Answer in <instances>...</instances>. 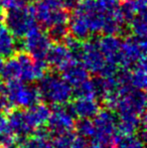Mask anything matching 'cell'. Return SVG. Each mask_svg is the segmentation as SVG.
Listing matches in <instances>:
<instances>
[{
	"mask_svg": "<svg viewBox=\"0 0 147 148\" xmlns=\"http://www.w3.org/2000/svg\"><path fill=\"white\" fill-rule=\"evenodd\" d=\"M16 143L20 145V148H53L51 136H42L34 133Z\"/></svg>",
	"mask_w": 147,
	"mask_h": 148,
	"instance_id": "24",
	"label": "cell"
},
{
	"mask_svg": "<svg viewBox=\"0 0 147 148\" xmlns=\"http://www.w3.org/2000/svg\"><path fill=\"white\" fill-rule=\"evenodd\" d=\"M98 47L108 62L119 66L122 39L118 35L105 34L97 39Z\"/></svg>",
	"mask_w": 147,
	"mask_h": 148,
	"instance_id": "12",
	"label": "cell"
},
{
	"mask_svg": "<svg viewBox=\"0 0 147 148\" xmlns=\"http://www.w3.org/2000/svg\"><path fill=\"white\" fill-rule=\"evenodd\" d=\"M30 0H1V6L4 9L26 6Z\"/></svg>",
	"mask_w": 147,
	"mask_h": 148,
	"instance_id": "31",
	"label": "cell"
},
{
	"mask_svg": "<svg viewBox=\"0 0 147 148\" xmlns=\"http://www.w3.org/2000/svg\"><path fill=\"white\" fill-rule=\"evenodd\" d=\"M73 12V15L70 16L68 20V28H69L70 35L80 41L88 40L92 33H91L86 19L78 10H74Z\"/></svg>",
	"mask_w": 147,
	"mask_h": 148,
	"instance_id": "15",
	"label": "cell"
},
{
	"mask_svg": "<svg viewBox=\"0 0 147 148\" xmlns=\"http://www.w3.org/2000/svg\"><path fill=\"white\" fill-rule=\"evenodd\" d=\"M80 62L84 64L90 74L96 76H100L108 62L99 49L97 39L91 40L90 38L83 42V51Z\"/></svg>",
	"mask_w": 147,
	"mask_h": 148,
	"instance_id": "9",
	"label": "cell"
},
{
	"mask_svg": "<svg viewBox=\"0 0 147 148\" xmlns=\"http://www.w3.org/2000/svg\"><path fill=\"white\" fill-rule=\"evenodd\" d=\"M123 2H133V3H146V0H121Z\"/></svg>",
	"mask_w": 147,
	"mask_h": 148,
	"instance_id": "36",
	"label": "cell"
},
{
	"mask_svg": "<svg viewBox=\"0 0 147 148\" xmlns=\"http://www.w3.org/2000/svg\"><path fill=\"white\" fill-rule=\"evenodd\" d=\"M32 6L37 24L49 28L57 23H68L69 11L64 9L59 0H38Z\"/></svg>",
	"mask_w": 147,
	"mask_h": 148,
	"instance_id": "5",
	"label": "cell"
},
{
	"mask_svg": "<svg viewBox=\"0 0 147 148\" xmlns=\"http://www.w3.org/2000/svg\"><path fill=\"white\" fill-rule=\"evenodd\" d=\"M71 60L70 51L64 42H53V45H51L45 56V62L49 66L57 71H61Z\"/></svg>",
	"mask_w": 147,
	"mask_h": 148,
	"instance_id": "13",
	"label": "cell"
},
{
	"mask_svg": "<svg viewBox=\"0 0 147 148\" xmlns=\"http://www.w3.org/2000/svg\"><path fill=\"white\" fill-rule=\"evenodd\" d=\"M78 10L86 19L88 26L92 34L102 32L103 23H104L105 14L100 8L97 0H85L82 1L78 8Z\"/></svg>",
	"mask_w": 147,
	"mask_h": 148,
	"instance_id": "11",
	"label": "cell"
},
{
	"mask_svg": "<svg viewBox=\"0 0 147 148\" xmlns=\"http://www.w3.org/2000/svg\"><path fill=\"white\" fill-rule=\"evenodd\" d=\"M100 8L103 10L105 16L117 13L120 10L122 1L121 0H97Z\"/></svg>",
	"mask_w": 147,
	"mask_h": 148,
	"instance_id": "29",
	"label": "cell"
},
{
	"mask_svg": "<svg viewBox=\"0 0 147 148\" xmlns=\"http://www.w3.org/2000/svg\"><path fill=\"white\" fill-rule=\"evenodd\" d=\"M16 53V37L5 26H2L0 28V57L8 59L13 57Z\"/></svg>",
	"mask_w": 147,
	"mask_h": 148,
	"instance_id": "19",
	"label": "cell"
},
{
	"mask_svg": "<svg viewBox=\"0 0 147 148\" xmlns=\"http://www.w3.org/2000/svg\"><path fill=\"white\" fill-rule=\"evenodd\" d=\"M129 30L131 34L139 37V38L146 39L147 35V19L146 13H137L133 16L131 20L128 22Z\"/></svg>",
	"mask_w": 147,
	"mask_h": 148,
	"instance_id": "22",
	"label": "cell"
},
{
	"mask_svg": "<svg viewBox=\"0 0 147 148\" xmlns=\"http://www.w3.org/2000/svg\"><path fill=\"white\" fill-rule=\"evenodd\" d=\"M3 24L16 38H22L32 27L37 25L32 6L5 9L2 14Z\"/></svg>",
	"mask_w": 147,
	"mask_h": 148,
	"instance_id": "3",
	"label": "cell"
},
{
	"mask_svg": "<svg viewBox=\"0 0 147 148\" xmlns=\"http://www.w3.org/2000/svg\"><path fill=\"white\" fill-rule=\"evenodd\" d=\"M2 8V6H1V0H0V9Z\"/></svg>",
	"mask_w": 147,
	"mask_h": 148,
	"instance_id": "41",
	"label": "cell"
},
{
	"mask_svg": "<svg viewBox=\"0 0 147 148\" xmlns=\"http://www.w3.org/2000/svg\"><path fill=\"white\" fill-rule=\"evenodd\" d=\"M62 77L72 87H76L89 79L90 73L79 60H72L61 70Z\"/></svg>",
	"mask_w": 147,
	"mask_h": 148,
	"instance_id": "14",
	"label": "cell"
},
{
	"mask_svg": "<svg viewBox=\"0 0 147 148\" xmlns=\"http://www.w3.org/2000/svg\"><path fill=\"white\" fill-rule=\"evenodd\" d=\"M46 34L51 42H64L70 35L68 23H57L49 26Z\"/></svg>",
	"mask_w": 147,
	"mask_h": 148,
	"instance_id": "25",
	"label": "cell"
},
{
	"mask_svg": "<svg viewBox=\"0 0 147 148\" xmlns=\"http://www.w3.org/2000/svg\"><path fill=\"white\" fill-rule=\"evenodd\" d=\"M144 143L136 134L120 135L117 133L113 142V148H145Z\"/></svg>",
	"mask_w": 147,
	"mask_h": 148,
	"instance_id": "23",
	"label": "cell"
},
{
	"mask_svg": "<svg viewBox=\"0 0 147 148\" xmlns=\"http://www.w3.org/2000/svg\"><path fill=\"white\" fill-rule=\"evenodd\" d=\"M130 84L133 89L145 90L147 84L146 60H142L130 69Z\"/></svg>",
	"mask_w": 147,
	"mask_h": 148,
	"instance_id": "20",
	"label": "cell"
},
{
	"mask_svg": "<svg viewBox=\"0 0 147 148\" xmlns=\"http://www.w3.org/2000/svg\"><path fill=\"white\" fill-rule=\"evenodd\" d=\"M10 109H12V107L8 103L5 95H0V113H2L4 111L8 112Z\"/></svg>",
	"mask_w": 147,
	"mask_h": 148,
	"instance_id": "34",
	"label": "cell"
},
{
	"mask_svg": "<svg viewBox=\"0 0 147 148\" xmlns=\"http://www.w3.org/2000/svg\"><path fill=\"white\" fill-rule=\"evenodd\" d=\"M74 136H75V133L73 131L53 135V139L51 140V147L53 148H71L72 141H73Z\"/></svg>",
	"mask_w": 147,
	"mask_h": 148,
	"instance_id": "28",
	"label": "cell"
},
{
	"mask_svg": "<svg viewBox=\"0 0 147 148\" xmlns=\"http://www.w3.org/2000/svg\"><path fill=\"white\" fill-rule=\"evenodd\" d=\"M8 125H7V119L2 113H0V133H2L3 131L7 130Z\"/></svg>",
	"mask_w": 147,
	"mask_h": 148,
	"instance_id": "35",
	"label": "cell"
},
{
	"mask_svg": "<svg viewBox=\"0 0 147 148\" xmlns=\"http://www.w3.org/2000/svg\"><path fill=\"white\" fill-rule=\"evenodd\" d=\"M86 148H103V147L100 146V145H97V144H94V143H93L92 145H88Z\"/></svg>",
	"mask_w": 147,
	"mask_h": 148,
	"instance_id": "38",
	"label": "cell"
},
{
	"mask_svg": "<svg viewBox=\"0 0 147 148\" xmlns=\"http://www.w3.org/2000/svg\"><path fill=\"white\" fill-rule=\"evenodd\" d=\"M37 90L40 99L51 106L67 104L73 98V87L55 73H46L39 79Z\"/></svg>",
	"mask_w": 147,
	"mask_h": 148,
	"instance_id": "1",
	"label": "cell"
},
{
	"mask_svg": "<svg viewBox=\"0 0 147 148\" xmlns=\"http://www.w3.org/2000/svg\"><path fill=\"white\" fill-rule=\"evenodd\" d=\"M75 129L77 131V134L82 135L89 140L93 139L95 135V126L91 119L79 118V120L75 122Z\"/></svg>",
	"mask_w": 147,
	"mask_h": 148,
	"instance_id": "26",
	"label": "cell"
},
{
	"mask_svg": "<svg viewBox=\"0 0 147 148\" xmlns=\"http://www.w3.org/2000/svg\"><path fill=\"white\" fill-rule=\"evenodd\" d=\"M3 64H4V59L2 57H0V73H1L2 68H3Z\"/></svg>",
	"mask_w": 147,
	"mask_h": 148,
	"instance_id": "39",
	"label": "cell"
},
{
	"mask_svg": "<svg viewBox=\"0 0 147 148\" xmlns=\"http://www.w3.org/2000/svg\"><path fill=\"white\" fill-rule=\"evenodd\" d=\"M75 112L72 103L64 105H53L46 124L51 134H61L75 129Z\"/></svg>",
	"mask_w": 147,
	"mask_h": 148,
	"instance_id": "7",
	"label": "cell"
},
{
	"mask_svg": "<svg viewBox=\"0 0 147 148\" xmlns=\"http://www.w3.org/2000/svg\"><path fill=\"white\" fill-rule=\"evenodd\" d=\"M21 68L20 81L24 83H31L36 80L34 73V60L25 51H17L15 53Z\"/></svg>",
	"mask_w": 147,
	"mask_h": 148,
	"instance_id": "18",
	"label": "cell"
},
{
	"mask_svg": "<svg viewBox=\"0 0 147 148\" xmlns=\"http://www.w3.org/2000/svg\"><path fill=\"white\" fill-rule=\"evenodd\" d=\"M20 75H21V68L15 55L11 58H8L7 60L4 62L3 68L0 73L1 78L6 82L11 80H20Z\"/></svg>",
	"mask_w": 147,
	"mask_h": 148,
	"instance_id": "21",
	"label": "cell"
},
{
	"mask_svg": "<svg viewBox=\"0 0 147 148\" xmlns=\"http://www.w3.org/2000/svg\"><path fill=\"white\" fill-rule=\"evenodd\" d=\"M4 95L12 108L27 109L41 101L37 87L27 85L20 80L7 81Z\"/></svg>",
	"mask_w": 147,
	"mask_h": 148,
	"instance_id": "2",
	"label": "cell"
},
{
	"mask_svg": "<svg viewBox=\"0 0 147 148\" xmlns=\"http://www.w3.org/2000/svg\"><path fill=\"white\" fill-rule=\"evenodd\" d=\"M51 45V41L49 37L39 27L38 24L22 37L23 51L28 53L34 60H45Z\"/></svg>",
	"mask_w": 147,
	"mask_h": 148,
	"instance_id": "8",
	"label": "cell"
},
{
	"mask_svg": "<svg viewBox=\"0 0 147 148\" xmlns=\"http://www.w3.org/2000/svg\"><path fill=\"white\" fill-rule=\"evenodd\" d=\"M2 26H4V24H3V17H2V14L0 13V28H1Z\"/></svg>",
	"mask_w": 147,
	"mask_h": 148,
	"instance_id": "40",
	"label": "cell"
},
{
	"mask_svg": "<svg viewBox=\"0 0 147 148\" xmlns=\"http://www.w3.org/2000/svg\"><path fill=\"white\" fill-rule=\"evenodd\" d=\"M5 93V85L2 81H0V95H4Z\"/></svg>",
	"mask_w": 147,
	"mask_h": 148,
	"instance_id": "37",
	"label": "cell"
},
{
	"mask_svg": "<svg viewBox=\"0 0 147 148\" xmlns=\"http://www.w3.org/2000/svg\"><path fill=\"white\" fill-rule=\"evenodd\" d=\"M59 2L64 9H66L67 11H74L78 8L82 0H59Z\"/></svg>",
	"mask_w": 147,
	"mask_h": 148,
	"instance_id": "33",
	"label": "cell"
},
{
	"mask_svg": "<svg viewBox=\"0 0 147 148\" xmlns=\"http://www.w3.org/2000/svg\"><path fill=\"white\" fill-rule=\"evenodd\" d=\"M16 142V137L9 129L0 133V148H6Z\"/></svg>",
	"mask_w": 147,
	"mask_h": 148,
	"instance_id": "30",
	"label": "cell"
},
{
	"mask_svg": "<svg viewBox=\"0 0 147 148\" xmlns=\"http://www.w3.org/2000/svg\"><path fill=\"white\" fill-rule=\"evenodd\" d=\"M142 60H146V39L133 34L126 35L122 39L119 66L132 69Z\"/></svg>",
	"mask_w": 147,
	"mask_h": 148,
	"instance_id": "6",
	"label": "cell"
},
{
	"mask_svg": "<svg viewBox=\"0 0 147 148\" xmlns=\"http://www.w3.org/2000/svg\"><path fill=\"white\" fill-rule=\"evenodd\" d=\"M73 97H75L76 99H78V98H94V99H96L95 88L92 80L88 79L85 82L81 83L80 85L74 87Z\"/></svg>",
	"mask_w": 147,
	"mask_h": 148,
	"instance_id": "27",
	"label": "cell"
},
{
	"mask_svg": "<svg viewBox=\"0 0 147 148\" xmlns=\"http://www.w3.org/2000/svg\"><path fill=\"white\" fill-rule=\"evenodd\" d=\"M89 145V139L82 135L75 134L71 148H86Z\"/></svg>",
	"mask_w": 147,
	"mask_h": 148,
	"instance_id": "32",
	"label": "cell"
},
{
	"mask_svg": "<svg viewBox=\"0 0 147 148\" xmlns=\"http://www.w3.org/2000/svg\"><path fill=\"white\" fill-rule=\"evenodd\" d=\"M8 113V129L15 135L16 139H23L31 135L34 131V126L29 121L26 109H10Z\"/></svg>",
	"mask_w": 147,
	"mask_h": 148,
	"instance_id": "10",
	"label": "cell"
},
{
	"mask_svg": "<svg viewBox=\"0 0 147 148\" xmlns=\"http://www.w3.org/2000/svg\"><path fill=\"white\" fill-rule=\"evenodd\" d=\"M117 120L115 112L111 109H100L93 121L95 126L93 143L103 148H113L114 139L117 135Z\"/></svg>",
	"mask_w": 147,
	"mask_h": 148,
	"instance_id": "4",
	"label": "cell"
},
{
	"mask_svg": "<svg viewBox=\"0 0 147 148\" xmlns=\"http://www.w3.org/2000/svg\"><path fill=\"white\" fill-rule=\"evenodd\" d=\"M76 117L93 119L100 111V101L94 98H78L72 103Z\"/></svg>",
	"mask_w": 147,
	"mask_h": 148,
	"instance_id": "16",
	"label": "cell"
},
{
	"mask_svg": "<svg viewBox=\"0 0 147 148\" xmlns=\"http://www.w3.org/2000/svg\"><path fill=\"white\" fill-rule=\"evenodd\" d=\"M51 108L45 103H40L32 106L30 108L26 109V113L29 118V121L31 125L34 126V130L39 126H43L46 124L49 116H51Z\"/></svg>",
	"mask_w": 147,
	"mask_h": 148,
	"instance_id": "17",
	"label": "cell"
}]
</instances>
